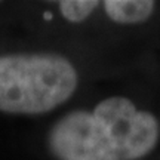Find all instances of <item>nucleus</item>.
Masks as SVG:
<instances>
[{
    "mask_svg": "<svg viewBox=\"0 0 160 160\" xmlns=\"http://www.w3.org/2000/svg\"><path fill=\"white\" fill-rule=\"evenodd\" d=\"M160 138L156 116L129 98L108 97L89 110L62 116L48 132V148L57 160H139Z\"/></svg>",
    "mask_w": 160,
    "mask_h": 160,
    "instance_id": "nucleus-1",
    "label": "nucleus"
},
{
    "mask_svg": "<svg viewBox=\"0 0 160 160\" xmlns=\"http://www.w3.org/2000/svg\"><path fill=\"white\" fill-rule=\"evenodd\" d=\"M77 85L74 65L59 53L0 55V111L5 114H46L68 101Z\"/></svg>",
    "mask_w": 160,
    "mask_h": 160,
    "instance_id": "nucleus-2",
    "label": "nucleus"
},
{
    "mask_svg": "<svg viewBox=\"0 0 160 160\" xmlns=\"http://www.w3.org/2000/svg\"><path fill=\"white\" fill-rule=\"evenodd\" d=\"M102 6L111 21L129 25L145 22L153 15L156 3L151 0H105Z\"/></svg>",
    "mask_w": 160,
    "mask_h": 160,
    "instance_id": "nucleus-3",
    "label": "nucleus"
},
{
    "mask_svg": "<svg viewBox=\"0 0 160 160\" xmlns=\"http://www.w3.org/2000/svg\"><path fill=\"white\" fill-rule=\"evenodd\" d=\"M58 9L67 21L73 24H79L86 21L93 11L98 8L99 2L95 0H62L58 2Z\"/></svg>",
    "mask_w": 160,
    "mask_h": 160,
    "instance_id": "nucleus-4",
    "label": "nucleus"
}]
</instances>
